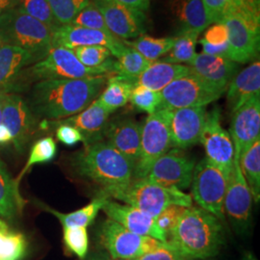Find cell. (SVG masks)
Returning a JSON list of instances; mask_svg holds the SVG:
<instances>
[{
  "mask_svg": "<svg viewBox=\"0 0 260 260\" xmlns=\"http://www.w3.org/2000/svg\"><path fill=\"white\" fill-rule=\"evenodd\" d=\"M109 76L41 80L31 90L28 105L45 121H58L83 111L102 93Z\"/></svg>",
  "mask_w": 260,
  "mask_h": 260,
  "instance_id": "obj_1",
  "label": "cell"
},
{
  "mask_svg": "<svg viewBox=\"0 0 260 260\" xmlns=\"http://www.w3.org/2000/svg\"><path fill=\"white\" fill-rule=\"evenodd\" d=\"M71 165L75 174L98 186L101 195L114 200L133 181L134 167L106 141H98L75 153Z\"/></svg>",
  "mask_w": 260,
  "mask_h": 260,
  "instance_id": "obj_2",
  "label": "cell"
},
{
  "mask_svg": "<svg viewBox=\"0 0 260 260\" xmlns=\"http://www.w3.org/2000/svg\"><path fill=\"white\" fill-rule=\"evenodd\" d=\"M223 225L213 214L188 207L168 238V244L186 259H206L223 245Z\"/></svg>",
  "mask_w": 260,
  "mask_h": 260,
  "instance_id": "obj_3",
  "label": "cell"
},
{
  "mask_svg": "<svg viewBox=\"0 0 260 260\" xmlns=\"http://www.w3.org/2000/svg\"><path fill=\"white\" fill-rule=\"evenodd\" d=\"M0 43L22 48L39 62L52 48V30L13 7L0 13Z\"/></svg>",
  "mask_w": 260,
  "mask_h": 260,
  "instance_id": "obj_4",
  "label": "cell"
},
{
  "mask_svg": "<svg viewBox=\"0 0 260 260\" xmlns=\"http://www.w3.org/2000/svg\"><path fill=\"white\" fill-rule=\"evenodd\" d=\"M115 75V61L111 58L98 68L84 66L75 53L65 47H52L43 60L24 70L16 84L15 91L21 86L23 80L47 79H80L93 76Z\"/></svg>",
  "mask_w": 260,
  "mask_h": 260,
  "instance_id": "obj_5",
  "label": "cell"
},
{
  "mask_svg": "<svg viewBox=\"0 0 260 260\" xmlns=\"http://www.w3.org/2000/svg\"><path fill=\"white\" fill-rule=\"evenodd\" d=\"M115 200L134 206L155 218L168 206H193V199L177 188H169L152 183L147 179L134 180L129 187Z\"/></svg>",
  "mask_w": 260,
  "mask_h": 260,
  "instance_id": "obj_6",
  "label": "cell"
},
{
  "mask_svg": "<svg viewBox=\"0 0 260 260\" xmlns=\"http://www.w3.org/2000/svg\"><path fill=\"white\" fill-rule=\"evenodd\" d=\"M171 148L169 113L166 109L157 110L142 124L139 158L133 171V181L147 177L154 162Z\"/></svg>",
  "mask_w": 260,
  "mask_h": 260,
  "instance_id": "obj_7",
  "label": "cell"
},
{
  "mask_svg": "<svg viewBox=\"0 0 260 260\" xmlns=\"http://www.w3.org/2000/svg\"><path fill=\"white\" fill-rule=\"evenodd\" d=\"M190 186L192 198L199 206L223 221V201L228 186V178L223 172L204 158L195 166Z\"/></svg>",
  "mask_w": 260,
  "mask_h": 260,
  "instance_id": "obj_8",
  "label": "cell"
},
{
  "mask_svg": "<svg viewBox=\"0 0 260 260\" xmlns=\"http://www.w3.org/2000/svg\"><path fill=\"white\" fill-rule=\"evenodd\" d=\"M223 93L205 83L192 72L190 75L173 81L161 91L162 101L158 110L206 107L219 100Z\"/></svg>",
  "mask_w": 260,
  "mask_h": 260,
  "instance_id": "obj_9",
  "label": "cell"
},
{
  "mask_svg": "<svg viewBox=\"0 0 260 260\" xmlns=\"http://www.w3.org/2000/svg\"><path fill=\"white\" fill-rule=\"evenodd\" d=\"M101 242L115 260H130L154 251L163 242L131 233L120 223L107 219L101 229Z\"/></svg>",
  "mask_w": 260,
  "mask_h": 260,
  "instance_id": "obj_10",
  "label": "cell"
},
{
  "mask_svg": "<svg viewBox=\"0 0 260 260\" xmlns=\"http://www.w3.org/2000/svg\"><path fill=\"white\" fill-rule=\"evenodd\" d=\"M220 22L228 30V58L236 64L256 61L259 56L260 25L250 23L230 11H224Z\"/></svg>",
  "mask_w": 260,
  "mask_h": 260,
  "instance_id": "obj_11",
  "label": "cell"
},
{
  "mask_svg": "<svg viewBox=\"0 0 260 260\" xmlns=\"http://www.w3.org/2000/svg\"><path fill=\"white\" fill-rule=\"evenodd\" d=\"M251 191L242 173L240 159L234 155L233 170L228 178L223 213L239 234L247 233L251 225Z\"/></svg>",
  "mask_w": 260,
  "mask_h": 260,
  "instance_id": "obj_12",
  "label": "cell"
},
{
  "mask_svg": "<svg viewBox=\"0 0 260 260\" xmlns=\"http://www.w3.org/2000/svg\"><path fill=\"white\" fill-rule=\"evenodd\" d=\"M200 143L205 147L207 160L229 178L233 167L234 147L230 133L222 126L221 110L218 106L207 112Z\"/></svg>",
  "mask_w": 260,
  "mask_h": 260,
  "instance_id": "obj_13",
  "label": "cell"
},
{
  "mask_svg": "<svg viewBox=\"0 0 260 260\" xmlns=\"http://www.w3.org/2000/svg\"><path fill=\"white\" fill-rule=\"evenodd\" d=\"M195 160L183 149H171L158 158L144 179L159 185L184 190L191 185Z\"/></svg>",
  "mask_w": 260,
  "mask_h": 260,
  "instance_id": "obj_14",
  "label": "cell"
},
{
  "mask_svg": "<svg viewBox=\"0 0 260 260\" xmlns=\"http://www.w3.org/2000/svg\"><path fill=\"white\" fill-rule=\"evenodd\" d=\"M2 121L11 133L12 144L15 149L22 152L26 148L36 125L35 116L27 102L15 93L1 94Z\"/></svg>",
  "mask_w": 260,
  "mask_h": 260,
  "instance_id": "obj_15",
  "label": "cell"
},
{
  "mask_svg": "<svg viewBox=\"0 0 260 260\" xmlns=\"http://www.w3.org/2000/svg\"><path fill=\"white\" fill-rule=\"evenodd\" d=\"M115 37L128 41L144 35L148 20L144 12L131 9L113 0H93Z\"/></svg>",
  "mask_w": 260,
  "mask_h": 260,
  "instance_id": "obj_16",
  "label": "cell"
},
{
  "mask_svg": "<svg viewBox=\"0 0 260 260\" xmlns=\"http://www.w3.org/2000/svg\"><path fill=\"white\" fill-rule=\"evenodd\" d=\"M103 46L107 47L112 56L117 59L121 56L126 46L114 35L99 30L75 26L72 24L60 25L52 30V47H75Z\"/></svg>",
  "mask_w": 260,
  "mask_h": 260,
  "instance_id": "obj_17",
  "label": "cell"
},
{
  "mask_svg": "<svg viewBox=\"0 0 260 260\" xmlns=\"http://www.w3.org/2000/svg\"><path fill=\"white\" fill-rule=\"evenodd\" d=\"M168 113L172 148L184 150L200 143L207 114L205 106L168 110Z\"/></svg>",
  "mask_w": 260,
  "mask_h": 260,
  "instance_id": "obj_18",
  "label": "cell"
},
{
  "mask_svg": "<svg viewBox=\"0 0 260 260\" xmlns=\"http://www.w3.org/2000/svg\"><path fill=\"white\" fill-rule=\"evenodd\" d=\"M231 131L234 155L239 159L260 138V95H254L233 112Z\"/></svg>",
  "mask_w": 260,
  "mask_h": 260,
  "instance_id": "obj_19",
  "label": "cell"
},
{
  "mask_svg": "<svg viewBox=\"0 0 260 260\" xmlns=\"http://www.w3.org/2000/svg\"><path fill=\"white\" fill-rule=\"evenodd\" d=\"M108 219L123 228L143 236H149L158 241L167 243V237L159 229L155 218L129 205H121L108 199L103 208Z\"/></svg>",
  "mask_w": 260,
  "mask_h": 260,
  "instance_id": "obj_20",
  "label": "cell"
},
{
  "mask_svg": "<svg viewBox=\"0 0 260 260\" xmlns=\"http://www.w3.org/2000/svg\"><path fill=\"white\" fill-rule=\"evenodd\" d=\"M141 134L142 124L125 117L107 122L103 130V137L107 139L106 142L126 158L133 167L139 158Z\"/></svg>",
  "mask_w": 260,
  "mask_h": 260,
  "instance_id": "obj_21",
  "label": "cell"
},
{
  "mask_svg": "<svg viewBox=\"0 0 260 260\" xmlns=\"http://www.w3.org/2000/svg\"><path fill=\"white\" fill-rule=\"evenodd\" d=\"M192 72L214 89L224 93L237 72L238 65L226 57L197 54L189 66Z\"/></svg>",
  "mask_w": 260,
  "mask_h": 260,
  "instance_id": "obj_22",
  "label": "cell"
},
{
  "mask_svg": "<svg viewBox=\"0 0 260 260\" xmlns=\"http://www.w3.org/2000/svg\"><path fill=\"white\" fill-rule=\"evenodd\" d=\"M109 116L110 113L104 108L103 104L94 100L86 109L75 116L58 121H45L44 123H46V126L48 124H69L74 126L81 132L84 146H87L98 141H103V130L108 122Z\"/></svg>",
  "mask_w": 260,
  "mask_h": 260,
  "instance_id": "obj_23",
  "label": "cell"
},
{
  "mask_svg": "<svg viewBox=\"0 0 260 260\" xmlns=\"http://www.w3.org/2000/svg\"><path fill=\"white\" fill-rule=\"evenodd\" d=\"M37 63L34 56L18 47L0 46V91L13 93L15 85L28 66Z\"/></svg>",
  "mask_w": 260,
  "mask_h": 260,
  "instance_id": "obj_24",
  "label": "cell"
},
{
  "mask_svg": "<svg viewBox=\"0 0 260 260\" xmlns=\"http://www.w3.org/2000/svg\"><path fill=\"white\" fill-rule=\"evenodd\" d=\"M254 95H260V62L251 65L235 75L226 90V100L232 111L237 110Z\"/></svg>",
  "mask_w": 260,
  "mask_h": 260,
  "instance_id": "obj_25",
  "label": "cell"
},
{
  "mask_svg": "<svg viewBox=\"0 0 260 260\" xmlns=\"http://www.w3.org/2000/svg\"><path fill=\"white\" fill-rule=\"evenodd\" d=\"M191 73L192 71L189 66L153 62L142 75L132 81V84L134 87L143 86L161 92L169 84Z\"/></svg>",
  "mask_w": 260,
  "mask_h": 260,
  "instance_id": "obj_26",
  "label": "cell"
},
{
  "mask_svg": "<svg viewBox=\"0 0 260 260\" xmlns=\"http://www.w3.org/2000/svg\"><path fill=\"white\" fill-rule=\"evenodd\" d=\"M25 201L19 192V186L0 159V218L12 221L22 212Z\"/></svg>",
  "mask_w": 260,
  "mask_h": 260,
  "instance_id": "obj_27",
  "label": "cell"
},
{
  "mask_svg": "<svg viewBox=\"0 0 260 260\" xmlns=\"http://www.w3.org/2000/svg\"><path fill=\"white\" fill-rule=\"evenodd\" d=\"M173 10L180 24V32L193 31L201 34L211 24L203 0H176Z\"/></svg>",
  "mask_w": 260,
  "mask_h": 260,
  "instance_id": "obj_28",
  "label": "cell"
},
{
  "mask_svg": "<svg viewBox=\"0 0 260 260\" xmlns=\"http://www.w3.org/2000/svg\"><path fill=\"white\" fill-rule=\"evenodd\" d=\"M108 199L109 198L105 196L100 195L95 199H93L89 205L70 213L59 212L53 208L48 207L47 205H42V208L45 211L49 212L56 217L60 221V223H62L63 228H71V226L87 228L88 225L93 223V220L98 216L100 210L103 209V206Z\"/></svg>",
  "mask_w": 260,
  "mask_h": 260,
  "instance_id": "obj_29",
  "label": "cell"
},
{
  "mask_svg": "<svg viewBox=\"0 0 260 260\" xmlns=\"http://www.w3.org/2000/svg\"><path fill=\"white\" fill-rule=\"evenodd\" d=\"M134 86L128 80L118 75H110L103 93L96 99L112 114L129 102Z\"/></svg>",
  "mask_w": 260,
  "mask_h": 260,
  "instance_id": "obj_30",
  "label": "cell"
},
{
  "mask_svg": "<svg viewBox=\"0 0 260 260\" xmlns=\"http://www.w3.org/2000/svg\"><path fill=\"white\" fill-rule=\"evenodd\" d=\"M243 176L255 203L260 201V138L240 158Z\"/></svg>",
  "mask_w": 260,
  "mask_h": 260,
  "instance_id": "obj_31",
  "label": "cell"
},
{
  "mask_svg": "<svg viewBox=\"0 0 260 260\" xmlns=\"http://www.w3.org/2000/svg\"><path fill=\"white\" fill-rule=\"evenodd\" d=\"M176 37L153 38L144 34L134 41H124L122 43L138 51L150 62H154L160 57L166 55L174 47Z\"/></svg>",
  "mask_w": 260,
  "mask_h": 260,
  "instance_id": "obj_32",
  "label": "cell"
},
{
  "mask_svg": "<svg viewBox=\"0 0 260 260\" xmlns=\"http://www.w3.org/2000/svg\"><path fill=\"white\" fill-rule=\"evenodd\" d=\"M153 62H150L138 51L129 47H125L121 56L115 61V75L121 76L132 83Z\"/></svg>",
  "mask_w": 260,
  "mask_h": 260,
  "instance_id": "obj_33",
  "label": "cell"
},
{
  "mask_svg": "<svg viewBox=\"0 0 260 260\" xmlns=\"http://www.w3.org/2000/svg\"><path fill=\"white\" fill-rule=\"evenodd\" d=\"M26 240L23 234L10 229L0 218V260H20L26 251Z\"/></svg>",
  "mask_w": 260,
  "mask_h": 260,
  "instance_id": "obj_34",
  "label": "cell"
},
{
  "mask_svg": "<svg viewBox=\"0 0 260 260\" xmlns=\"http://www.w3.org/2000/svg\"><path fill=\"white\" fill-rule=\"evenodd\" d=\"M198 33L193 31L180 32L179 36L176 37V42L173 48L164 56L161 62L169 64H191L195 59L196 46L198 43Z\"/></svg>",
  "mask_w": 260,
  "mask_h": 260,
  "instance_id": "obj_35",
  "label": "cell"
},
{
  "mask_svg": "<svg viewBox=\"0 0 260 260\" xmlns=\"http://www.w3.org/2000/svg\"><path fill=\"white\" fill-rule=\"evenodd\" d=\"M57 154V146L52 137L47 136L36 141L30 149L29 156L24 168L21 170L18 177L15 179L17 185L19 186L21 179L32 168L39 164H46L51 162Z\"/></svg>",
  "mask_w": 260,
  "mask_h": 260,
  "instance_id": "obj_36",
  "label": "cell"
},
{
  "mask_svg": "<svg viewBox=\"0 0 260 260\" xmlns=\"http://www.w3.org/2000/svg\"><path fill=\"white\" fill-rule=\"evenodd\" d=\"M19 12L43 22L51 30L60 26L47 0H19L15 6Z\"/></svg>",
  "mask_w": 260,
  "mask_h": 260,
  "instance_id": "obj_37",
  "label": "cell"
},
{
  "mask_svg": "<svg viewBox=\"0 0 260 260\" xmlns=\"http://www.w3.org/2000/svg\"><path fill=\"white\" fill-rule=\"evenodd\" d=\"M92 0H47L57 22L60 25L71 24L75 16Z\"/></svg>",
  "mask_w": 260,
  "mask_h": 260,
  "instance_id": "obj_38",
  "label": "cell"
},
{
  "mask_svg": "<svg viewBox=\"0 0 260 260\" xmlns=\"http://www.w3.org/2000/svg\"><path fill=\"white\" fill-rule=\"evenodd\" d=\"M63 240L66 248L79 259H84L86 257L89 249V236L87 228H63Z\"/></svg>",
  "mask_w": 260,
  "mask_h": 260,
  "instance_id": "obj_39",
  "label": "cell"
},
{
  "mask_svg": "<svg viewBox=\"0 0 260 260\" xmlns=\"http://www.w3.org/2000/svg\"><path fill=\"white\" fill-rule=\"evenodd\" d=\"M161 92H156L143 86H135L130 94L129 102L138 111L153 114L161 104Z\"/></svg>",
  "mask_w": 260,
  "mask_h": 260,
  "instance_id": "obj_40",
  "label": "cell"
},
{
  "mask_svg": "<svg viewBox=\"0 0 260 260\" xmlns=\"http://www.w3.org/2000/svg\"><path fill=\"white\" fill-rule=\"evenodd\" d=\"M71 24L75 26L99 30L106 34L113 35L107 27L102 13L96 8L93 0L75 16V19H73Z\"/></svg>",
  "mask_w": 260,
  "mask_h": 260,
  "instance_id": "obj_41",
  "label": "cell"
},
{
  "mask_svg": "<svg viewBox=\"0 0 260 260\" xmlns=\"http://www.w3.org/2000/svg\"><path fill=\"white\" fill-rule=\"evenodd\" d=\"M76 58L88 68H98L104 65L110 58L111 52L103 46L75 47L71 49Z\"/></svg>",
  "mask_w": 260,
  "mask_h": 260,
  "instance_id": "obj_42",
  "label": "cell"
},
{
  "mask_svg": "<svg viewBox=\"0 0 260 260\" xmlns=\"http://www.w3.org/2000/svg\"><path fill=\"white\" fill-rule=\"evenodd\" d=\"M188 207L181 205H173L168 206L161 213L155 217V221L159 229L164 233L168 238L173 230L176 228L181 216L185 212Z\"/></svg>",
  "mask_w": 260,
  "mask_h": 260,
  "instance_id": "obj_43",
  "label": "cell"
},
{
  "mask_svg": "<svg viewBox=\"0 0 260 260\" xmlns=\"http://www.w3.org/2000/svg\"><path fill=\"white\" fill-rule=\"evenodd\" d=\"M56 137L68 147H73L80 142L84 143L83 135L81 132L69 124H57Z\"/></svg>",
  "mask_w": 260,
  "mask_h": 260,
  "instance_id": "obj_44",
  "label": "cell"
},
{
  "mask_svg": "<svg viewBox=\"0 0 260 260\" xmlns=\"http://www.w3.org/2000/svg\"><path fill=\"white\" fill-rule=\"evenodd\" d=\"M183 258L172 246L168 243H163L154 251L130 260H181Z\"/></svg>",
  "mask_w": 260,
  "mask_h": 260,
  "instance_id": "obj_45",
  "label": "cell"
},
{
  "mask_svg": "<svg viewBox=\"0 0 260 260\" xmlns=\"http://www.w3.org/2000/svg\"><path fill=\"white\" fill-rule=\"evenodd\" d=\"M231 0H203L207 17L211 23H218Z\"/></svg>",
  "mask_w": 260,
  "mask_h": 260,
  "instance_id": "obj_46",
  "label": "cell"
},
{
  "mask_svg": "<svg viewBox=\"0 0 260 260\" xmlns=\"http://www.w3.org/2000/svg\"><path fill=\"white\" fill-rule=\"evenodd\" d=\"M205 42L211 45H222L228 42V30L222 22L214 23L210 27H207L203 38Z\"/></svg>",
  "mask_w": 260,
  "mask_h": 260,
  "instance_id": "obj_47",
  "label": "cell"
},
{
  "mask_svg": "<svg viewBox=\"0 0 260 260\" xmlns=\"http://www.w3.org/2000/svg\"><path fill=\"white\" fill-rule=\"evenodd\" d=\"M199 44L203 47V53L208 55L221 56L228 58V51H229V44L228 42L222 45H211L205 42L204 39L199 41Z\"/></svg>",
  "mask_w": 260,
  "mask_h": 260,
  "instance_id": "obj_48",
  "label": "cell"
},
{
  "mask_svg": "<svg viewBox=\"0 0 260 260\" xmlns=\"http://www.w3.org/2000/svg\"><path fill=\"white\" fill-rule=\"evenodd\" d=\"M123 6H126L131 9L138 10L141 12L148 11L152 0H113Z\"/></svg>",
  "mask_w": 260,
  "mask_h": 260,
  "instance_id": "obj_49",
  "label": "cell"
},
{
  "mask_svg": "<svg viewBox=\"0 0 260 260\" xmlns=\"http://www.w3.org/2000/svg\"><path fill=\"white\" fill-rule=\"evenodd\" d=\"M12 144V136L8 128L0 123V147H6Z\"/></svg>",
  "mask_w": 260,
  "mask_h": 260,
  "instance_id": "obj_50",
  "label": "cell"
},
{
  "mask_svg": "<svg viewBox=\"0 0 260 260\" xmlns=\"http://www.w3.org/2000/svg\"><path fill=\"white\" fill-rule=\"evenodd\" d=\"M19 1V0H0V12L15 7Z\"/></svg>",
  "mask_w": 260,
  "mask_h": 260,
  "instance_id": "obj_51",
  "label": "cell"
},
{
  "mask_svg": "<svg viewBox=\"0 0 260 260\" xmlns=\"http://www.w3.org/2000/svg\"><path fill=\"white\" fill-rule=\"evenodd\" d=\"M242 260H257L256 259V257L255 256H253V254H251V252H249V253H246L245 255H244V257L242 258Z\"/></svg>",
  "mask_w": 260,
  "mask_h": 260,
  "instance_id": "obj_52",
  "label": "cell"
},
{
  "mask_svg": "<svg viewBox=\"0 0 260 260\" xmlns=\"http://www.w3.org/2000/svg\"><path fill=\"white\" fill-rule=\"evenodd\" d=\"M89 260H108L106 257H104L103 255H93Z\"/></svg>",
  "mask_w": 260,
  "mask_h": 260,
  "instance_id": "obj_53",
  "label": "cell"
},
{
  "mask_svg": "<svg viewBox=\"0 0 260 260\" xmlns=\"http://www.w3.org/2000/svg\"><path fill=\"white\" fill-rule=\"evenodd\" d=\"M1 94H2V92L0 91V123H1V121H2V105H1Z\"/></svg>",
  "mask_w": 260,
  "mask_h": 260,
  "instance_id": "obj_54",
  "label": "cell"
},
{
  "mask_svg": "<svg viewBox=\"0 0 260 260\" xmlns=\"http://www.w3.org/2000/svg\"><path fill=\"white\" fill-rule=\"evenodd\" d=\"M181 260H195V259H186V258H182Z\"/></svg>",
  "mask_w": 260,
  "mask_h": 260,
  "instance_id": "obj_55",
  "label": "cell"
},
{
  "mask_svg": "<svg viewBox=\"0 0 260 260\" xmlns=\"http://www.w3.org/2000/svg\"><path fill=\"white\" fill-rule=\"evenodd\" d=\"M1 45H2V44H1V43H0V46H1Z\"/></svg>",
  "mask_w": 260,
  "mask_h": 260,
  "instance_id": "obj_56",
  "label": "cell"
},
{
  "mask_svg": "<svg viewBox=\"0 0 260 260\" xmlns=\"http://www.w3.org/2000/svg\"><path fill=\"white\" fill-rule=\"evenodd\" d=\"M0 13H1V12H0Z\"/></svg>",
  "mask_w": 260,
  "mask_h": 260,
  "instance_id": "obj_57",
  "label": "cell"
}]
</instances>
